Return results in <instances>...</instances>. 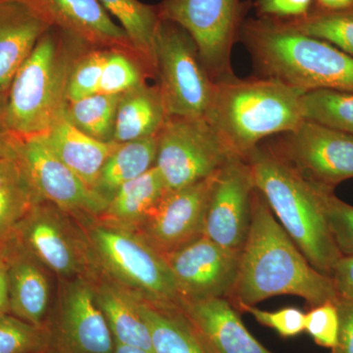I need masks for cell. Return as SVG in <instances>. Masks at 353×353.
<instances>
[{
	"instance_id": "cell-44",
	"label": "cell",
	"mask_w": 353,
	"mask_h": 353,
	"mask_svg": "<svg viewBox=\"0 0 353 353\" xmlns=\"http://www.w3.org/2000/svg\"><path fill=\"white\" fill-rule=\"evenodd\" d=\"M114 353H148L145 350L138 347H128V345H120L115 343Z\"/></svg>"
},
{
	"instance_id": "cell-24",
	"label": "cell",
	"mask_w": 353,
	"mask_h": 353,
	"mask_svg": "<svg viewBox=\"0 0 353 353\" xmlns=\"http://www.w3.org/2000/svg\"><path fill=\"white\" fill-rule=\"evenodd\" d=\"M168 192L157 167L125 183L108 202L97 219L134 230Z\"/></svg>"
},
{
	"instance_id": "cell-14",
	"label": "cell",
	"mask_w": 353,
	"mask_h": 353,
	"mask_svg": "<svg viewBox=\"0 0 353 353\" xmlns=\"http://www.w3.org/2000/svg\"><path fill=\"white\" fill-rule=\"evenodd\" d=\"M17 157L41 201L79 220L99 217L108 208V199L58 159L41 137L19 139Z\"/></svg>"
},
{
	"instance_id": "cell-37",
	"label": "cell",
	"mask_w": 353,
	"mask_h": 353,
	"mask_svg": "<svg viewBox=\"0 0 353 353\" xmlns=\"http://www.w3.org/2000/svg\"><path fill=\"white\" fill-rule=\"evenodd\" d=\"M238 310L250 313L259 324L275 330L283 338H292L305 331V313L296 307L266 311L255 306H241Z\"/></svg>"
},
{
	"instance_id": "cell-15",
	"label": "cell",
	"mask_w": 353,
	"mask_h": 353,
	"mask_svg": "<svg viewBox=\"0 0 353 353\" xmlns=\"http://www.w3.org/2000/svg\"><path fill=\"white\" fill-rule=\"evenodd\" d=\"M164 259L182 301L229 299L238 281L240 253L222 248L203 234Z\"/></svg>"
},
{
	"instance_id": "cell-13",
	"label": "cell",
	"mask_w": 353,
	"mask_h": 353,
	"mask_svg": "<svg viewBox=\"0 0 353 353\" xmlns=\"http://www.w3.org/2000/svg\"><path fill=\"white\" fill-rule=\"evenodd\" d=\"M254 190L250 164L245 158L232 155L215 174L204 218L203 236L241 254L250 231Z\"/></svg>"
},
{
	"instance_id": "cell-38",
	"label": "cell",
	"mask_w": 353,
	"mask_h": 353,
	"mask_svg": "<svg viewBox=\"0 0 353 353\" xmlns=\"http://www.w3.org/2000/svg\"><path fill=\"white\" fill-rule=\"evenodd\" d=\"M313 0H256L255 9L262 19L285 21L307 15Z\"/></svg>"
},
{
	"instance_id": "cell-30",
	"label": "cell",
	"mask_w": 353,
	"mask_h": 353,
	"mask_svg": "<svg viewBox=\"0 0 353 353\" xmlns=\"http://www.w3.org/2000/svg\"><path fill=\"white\" fill-rule=\"evenodd\" d=\"M280 22L304 34L327 41L353 58V8L343 11L311 9L303 17Z\"/></svg>"
},
{
	"instance_id": "cell-29",
	"label": "cell",
	"mask_w": 353,
	"mask_h": 353,
	"mask_svg": "<svg viewBox=\"0 0 353 353\" xmlns=\"http://www.w3.org/2000/svg\"><path fill=\"white\" fill-rule=\"evenodd\" d=\"M303 120L353 134V92L320 88L301 97Z\"/></svg>"
},
{
	"instance_id": "cell-16",
	"label": "cell",
	"mask_w": 353,
	"mask_h": 353,
	"mask_svg": "<svg viewBox=\"0 0 353 353\" xmlns=\"http://www.w3.org/2000/svg\"><path fill=\"white\" fill-rule=\"evenodd\" d=\"M215 174L183 189L168 190L132 231L163 256L202 236Z\"/></svg>"
},
{
	"instance_id": "cell-2",
	"label": "cell",
	"mask_w": 353,
	"mask_h": 353,
	"mask_svg": "<svg viewBox=\"0 0 353 353\" xmlns=\"http://www.w3.org/2000/svg\"><path fill=\"white\" fill-rule=\"evenodd\" d=\"M259 190L272 213L309 263L331 277L343 256L315 185L284 161L270 145H257L245 157Z\"/></svg>"
},
{
	"instance_id": "cell-11",
	"label": "cell",
	"mask_w": 353,
	"mask_h": 353,
	"mask_svg": "<svg viewBox=\"0 0 353 353\" xmlns=\"http://www.w3.org/2000/svg\"><path fill=\"white\" fill-rule=\"evenodd\" d=\"M271 148L316 187L334 190L353 178V134L303 120Z\"/></svg>"
},
{
	"instance_id": "cell-39",
	"label": "cell",
	"mask_w": 353,
	"mask_h": 353,
	"mask_svg": "<svg viewBox=\"0 0 353 353\" xmlns=\"http://www.w3.org/2000/svg\"><path fill=\"white\" fill-rule=\"evenodd\" d=\"M340 317L338 343L331 353H353V301L338 299L336 301Z\"/></svg>"
},
{
	"instance_id": "cell-18",
	"label": "cell",
	"mask_w": 353,
	"mask_h": 353,
	"mask_svg": "<svg viewBox=\"0 0 353 353\" xmlns=\"http://www.w3.org/2000/svg\"><path fill=\"white\" fill-rule=\"evenodd\" d=\"M179 308L206 353H273L248 332L228 299L182 301Z\"/></svg>"
},
{
	"instance_id": "cell-42",
	"label": "cell",
	"mask_w": 353,
	"mask_h": 353,
	"mask_svg": "<svg viewBox=\"0 0 353 353\" xmlns=\"http://www.w3.org/2000/svg\"><path fill=\"white\" fill-rule=\"evenodd\" d=\"M7 313H10L8 272H7L6 255L0 245V316Z\"/></svg>"
},
{
	"instance_id": "cell-5",
	"label": "cell",
	"mask_w": 353,
	"mask_h": 353,
	"mask_svg": "<svg viewBox=\"0 0 353 353\" xmlns=\"http://www.w3.org/2000/svg\"><path fill=\"white\" fill-rule=\"evenodd\" d=\"M57 26L41 37L14 77L4 101V119L19 139L46 134L66 111L67 83L76 58Z\"/></svg>"
},
{
	"instance_id": "cell-43",
	"label": "cell",
	"mask_w": 353,
	"mask_h": 353,
	"mask_svg": "<svg viewBox=\"0 0 353 353\" xmlns=\"http://www.w3.org/2000/svg\"><path fill=\"white\" fill-rule=\"evenodd\" d=\"M318 9L325 11H343L353 8V0H316Z\"/></svg>"
},
{
	"instance_id": "cell-8",
	"label": "cell",
	"mask_w": 353,
	"mask_h": 353,
	"mask_svg": "<svg viewBox=\"0 0 353 353\" xmlns=\"http://www.w3.org/2000/svg\"><path fill=\"white\" fill-rule=\"evenodd\" d=\"M11 236L64 281L99 271L80 221L50 202L37 203Z\"/></svg>"
},
{
	"instance_id": "cell-27",
	"label": "cell",
	"mask_w": 353,
	"mask_h": 353,
	"mask_svg": "<svg viewBox=\"0 0 353 353\" xmlns=\"http://www.w3.org/2000/svg\"><path fill=\"white\" fill-rule=\"evenodd\" d=\"M41 201L17 155L0 159V245Z\"/></svg>"
},
{
	"instance_id": "cell-19",
	"label": "cell",
	"mask_w": 353,
	"mask_h": 353,
	"mask_svg": "<svg viewBox=\"0 0 353 353\" xmlns=\"http://www.w3.org/2000/svg\"><path fill=\"white\" fill-rule=\"evenodd\" d=\"M0 245L8 272L11 314L37 326L48 327L51 312L50 271L13 236Z\"/></svg>"
},
{
	"instance_id": "cell-20",
	"label": "cell",
	"mask_w": 353,
	"mask_h": 353,
	"mask_svg": "<svg viewBox=\"0 0 353 353\" xmlns=\"http://www.w3.org/2000/svg\"><path fill=\"white\" fill-rule=\"evenodd\" d=\"M54 24L85 46L137 52L121 26L99 0H46ZM138 53V52H137Z\"/></svg>"
},
{
	"instance_id": "cell-33",
	"label": "cell",
	"mask_w": 353,
	"mask_h": 353,
	"mask_svg": "<svg viewBox=\"0 0 353 353\" xmlns=\"http://www.w3.org/2000/svg\"><path fill=\"white\" fill-rule=\"evenodd\" d=\"M125 51L108 50L102 69L99 94H123L145 83L143 70Z\"/></svg>"
},
{
	"instance_id": "cell-40",
	"label": "cell",
	"mask_w": 353,
	"mask_h": 353,
	"mask_svg": "<svg viewBox=\"0 0 353 353\" xmlns=\"http://www.w3.org/2000/svg\"><path fill=\"white\" fill-rule=\"evenodd\" d=\"M331 278L339 299L353 301V254L341 257Z\"/></svg>"
},
{
	"instance_id": "cell-3",
	"label": "cell",
	"mask_w": 353,
	"mask_h": 353,
	"mask_svg": "<svg viewBox=\"0 0 353 353\" xmlns=\"http://www.w3.org/2000/svg\"><path fill=\"white\" fill-rule=\"evenodd\" d=\"M240 39L264 77L301 92L320 88L353 92V58L280 21L245 20Z\"/></svg>"
},
{
	"instance_id": "cell-35",
	"label": "cell",
	"mask_w": 353,
	"mask_h": 353,
	"mask_svg": "<svg viewBox=\"0 0 353 353\" xmlns=\"http://www.w3.org/2000/svg\"><path fill=\"white\" fill-rule=\"evenodd\" d=\"M316 189L339 250L343 255H352L353 206L339 199L334 190L320 187H316Z\"/></svg>"
},
{
	"instance_id": "cell-25",
	"label": "cell",
	"mask_w": 353,
	"mask_h": 353,
	"mask_svg": "<svg viewBox=\"0 0 353 353\" xmlns=\"http://www.w3.org/2000/svg\"><path fill=\"white\" fill-rule=\"evenodd\" d=\"M157 136L118 143L102 167L95 190L108 202L125 183L155 166Z\"/></svg>"
},
{
	"instance_id": "cell-45",
	"label": "cell",
	"mask_w": 353,
	"mask_h": 353,
	"mask_svg": "<svg viewBox=\"0 0 353 353\" xmlns=\"http://www.w3.org/2000/svg\"><path fill=\"white\" fill-rule=\"evenodd\" d=\"M43 353H51V352H50V350H46V352H43Z\"/></svg>"
},
{
	"instance_id": "cell-10",
	"label": "cell",
	"mask_w": 353,
	"mask_h": 353,
	"mask_svg": "<svg viewBox=\"0 0 353 353\" xmlns=\"http://www.w3.org/2000/svg\"><path fill=\"white\" fill-rule=\"evenodd\" d=\"M248 7L241 0H163L157 9L160 19L175 23L190 34L216 82L234 75L232 50Z\"/></svg>"
},
{
	"instance_id": "cell-22",
	"label": "cell",
	"mask_w": 353,
	"mask_h": 353,
	"mask_svg": "<svg viewBox=\"0 0 353 353\" xmlns=\"http://www.w3.org/2000/svg\"><path fill=\"white\" fill-rule=\"evenodd\" d=\"M90 279L115 343L153 353L150 329L139 312L137 296L101 271Z\"/></svg>"
},
{
	"instance_id": "cell-7",
	"label": "cell",
	"mask_w": 353,
	"mask_h": 353,
	"mask_svg": "<svg viewBox=\"0 0 353 353\" xmlns=\"http://www.w3.org/2000/svg\"><path fill=\"white\" fill-rule=\"evenodd\" d=\"M153 60L159 79L157 87L169 117H205L215 82L190 34L175 23L160 19Z\"/></svg>"
},
{
	"instance_id": "cell-36",
	"label": "cell",
	"mask_w": 353,
	"mask_h": 353,
	"mask_svg": "<svg viewBox=\"0 0 353 353\" xmlns=\"http://www.w3.org/2000/svg\"><path fill=\"white\" fill-rule=\"evenodd\" d=\"M340 317L336 301H327L305 313V331L320 347L333 350L338 343Z\"/></svg>"
},
{
	"instance_id": "cell-6",
	"label": "cell",
	"mask_w": 353,
	"mask_h": 353,
	"mask_svg": "<svg viewBox=\"0 0 353 353\" xmlns=\"http://www.w3.org/2000/svg\"><path fill=\"white\" fill-rule=\"evenodd\" d=\"M79 221L103 275L143 301L180 306L182 299L166 260L143 236L97 218Z\"/></svg>"
},
{
	"instance_id": "cell-32",
	"label": "cell",
	"mask_w": 353,
	"mask_h": 353,
	"mask_svg": "<svg viewBox=\"0 0 353 353\" xmlns=\"http://www.w3.org/2000/svg\"><path fill=\"white\" fill-rule=\"evenodd\" d=\"M50 341L48 326H37L11 313L0 316V353H43Z\"/></svg>"
},
{
	"instance_id": "cell-12",
	"label": "cell",
	"mask_w": 353,
	"mask_h": 353,
	"mask_svg": "<svg viewBox=\"0 0 353 353\" xmlns=\"http://www.w3.org/2000/svg\"><path fill=\"white\" fill-rule=\"evenodd\" d=\"M48 318L51 353H114L115 341L95 299L90 278L65 280Z\"/></svg>"
},
{
	"instance_id": "cell-4",
	"label": "cell",
	"mask_w": 353,
	"mask_h": 353,
	"mask_svg": "<svg viewBox=\"0 0 353 353\" xmlns=\"http://www.w3.org/2000/svg\"><path fill=\"white\" fill-rule=\"evenodd\" d=\"M303 94L268 77H225L216 81L204 118L234 154L245 158L263 139L292 131L303 120Z\"/></svg>"
},
{
	"instance_id": "cell-9",
	"label": "cell",
	"mask_w": 353,
	"mask_h": 353,
	"mask_svg": "<svg viewBox=\"0 0 353 353\" xmlns=\"http://www.w3.org/2000/svg\"><path fill=\"white\" fill-rule=\"evenodd\" d=\"M234 154L205 118L168 117L157 134L155 166L167 190H176L214 175Z\"/></svg>"
},
{
	"instance_id": "cell-28",
	"label": "cell",
	"mask_w": 353,
	"mask_h": 353,
	"mask_svg": "<svg viewBox=\"0 0 353 353\" xmlns=\"http://www.w3.org/2000/svg\"><path fill=\"white\" fill-rule=\"evenodd\" d=\"M104 8L119 21L138 54L154 70L153 48L160 22L157 7L139 0H99Z\"/></svg>"
},
{
	"instance_id": "cell-31",
	"label": "cell",
	"mask_w": 353,
	"mask_h": 353,
	"mask_svg": "<svg viewBox=\"0 0 353 353\" xmlns=\"http://www.w3.org/2000/svg\"><path fill=\"white\" fill-rule=\"evenodd\" d=\"M121 95L95 94L68 102L67 118L74 126L92 138L111 143Z\"/></svg>"
},
{
	"instance_id": "cell-1",
	"label": "cell",
	"mask_w": 353,
	"mask_h": 353,
	"mask_svg": "<svg viewBox=\"0 0 353 353\" xmlns=\"http://www.w3.org/2000/svg\"><path fill=\"white\" fill-rule=\"evenodd\" d=\"M282 294L301 297L310 308L339 299L332 278L309 263L255 189L238 281L228 299L238 310Z\"/></svg>"
},
{
	"instance_id": "cell-21",
	"label": "cell",
	"mask_w": 353,
	"mask_h": 353,
	"mask_svg": "<svg viewBox=\"0 0 353 353\" xmlns=\"http://www.w3.org/2000/svg\"><path fill=\"white\" fill-rule=\"evenodd\" d=\"M41 139L58 159L95 190L102 167L118 143L99 141L70 122L66 111Z\"/></svg>"
},
{
	"instance_id": "cell-46",
	"label": "cell",
	"mask_w": 353,
	"mask_h": 353,
	"mask_svg": "<svg viewBox=\"0 0 353 353\" xmlns=\"http://www.w3.org/2000/svg\"><path fill=\"white\" fill-rule=\"evenodd\" d=\"M330 353H331V352H330Z\"/></svg>"
},
{
	"instance_id": "cell-41",
	"label": "cell",
	"mask_w": 353,
	"mask_h": 353,
	"mask_svg": "<svg viewBox=\"0 0 353 353\" xmlns=\"http://www.w3.org/2000/svg\"><path fill=\"white\" fill-rule=\"evenodd\" d=\"M4 102L0 101V159L17 155L19 139L16 138L7 127L4 119Z\"/></svg>"
},
{
	"instance_id": "cell-34",
	"label": "cell",
	"mask_w": 353,
	"mask_h": 353,
	"mask_svg": "<svg viewBox=\"0 0 353 353\" xmlns=\"http://www.w3.org/2000/svg\"><path fill=\"white\" fill-rule=\"evenodd\" d=\"M108 51L94 48L76 58L67 83V101L73 102L99 94V82Z\"/></svg>"
},
{
	"instance_id": "cell-17",
	"label": "cell",
	"mask_w": 353,
	"mask_h": 353,
	"mask_svg": "<svg viewBox=\"0 0 353 353\" xmlns=\"http://www.w3.org/2000/svg\"><path fill=\"white\" fill-rule=\"evenodd\" d=\"M54 20L46 0H0V101Z\"/></svg>"
},
{
	"instance_id": "cell-26",
	"label": "cell",
	"mask_w": 353,
	"mask_h": 353,
	"mask_svg": "<svg viewBox=\"0 0 353 353\" xmlns=\"http://www.w3.org/2000/svg\"><path fill=\"white\" fill-rule=\"evenodd\" d=\"M137 301L150 329L153 353H206L178 306L152 303L139 297Z\"/></svg>"
},
{
	"instance_id": "cell-23",
	"label": "cell",
	"mask_w": 353,
	"mask_h": 353,
	"mask_svg": "<svg viewBox=\"0 0 353 353\" xmlns=\"http://www.w3.org/2000/svg\"><path fill=\"white\" fill-rule=\"evenodd\" d=\"M168 117L157 85L143 83L121 95L113 141L124 143L157 136Z\"/></svg>"
}]
</instances>
